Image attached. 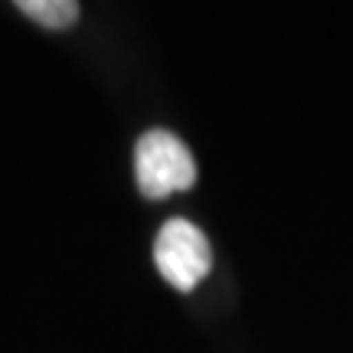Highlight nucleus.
I'll return each mask as SVG.
<instances>
[{
    "label": "nucleus",
    "mask_w": 353,
    "mask_h": 353,
    "mask_svg": "<svg viewBox=\"0 0 353 353\" xmlns=\"http://www.w3.org/2000/svg\"><path fill=\"white\" fill-rule=\"evenodd\" d=\"M17 10L30 17L33 23H43L50 30H65L76 26L79 20V3L76 0H20Z\"/></svg>",
    "instance_id": "3"
},
{
    "label": "nucleus",
    "mask_w": 353,
    "mask_h": 353,
    "mask_svg": "<svg viewBox=\"0 0 353 353\" xmlns=\"http://www.w3.org/2000/svg\"><path fill=\"white\" fill-rule=\"evenodd\" d=\"M154 265L170 288L193 291L213 268V249L200 226L190 219H167L154 239Z\"/></svg>",
    "instance_id": "2"
},
{
    "label": "nucleus",
    "mask_w": 353,
    "mask_h": 353,
    "mask_svg": "<svg viewBox=\"0 0 353 353\" xmlns=\"http://www.w3.org/2000/svg\"><path fill=\"white\" fill-rule=\"evenodd\" d=\"M134 176L148 200H167L196 183V161L174 131L151 128L134 148Z\"/></svg>",
    "instance_id": "1"
}]
</instances>
